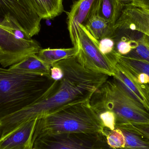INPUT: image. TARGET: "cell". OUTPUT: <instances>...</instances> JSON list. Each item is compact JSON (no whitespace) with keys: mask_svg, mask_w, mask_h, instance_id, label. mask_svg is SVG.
Here are the masks:
<instances>
[{"mask_svg":"<svg viewBox=\"0 0 149 149\" xmlns=\"http://www.w3.org/2000/svg\"><path fill=\"white\" fill-rule=\"evenodd\" d=\"M95 112L99 116L104 129L113 130L116 128V117L113 112L108 110H98Z\"/></svg>","mask_w":149,"mask_h":149,"instance_id":"7402d4cb","label":"cell"},{"mask_svg":"<svg viewBox=\"0 0 149 149\" xmlns=\"http://www.w3.org/2000/svg\"><path fill=\"white\" fill-rule=\"evenodd\" d=\"M56 81L50 75L0 67V120L46 97Z\"/></svg>","mask_w":149,"mask_h":149,"instance_id":"7a4b0ae2","label":"cell"},{"mask_svg":"<svg viewBox=\"0 0 149 149\" xmlns=\"http://www.w3.org/2000/svg\"><path fill=\"white\" fill-rule=\"evenodd\" d=\"M38 119L22 123L0 140V149H33V137Z\"/></svg>","mask_w":149,"mask_h":149,"instance_id":"30bf717a","label":"cell"},{"mask_svg":"<svg viewBox=\"0 0 149 149\" xmlns=\"http://www.w3.org/2000/svg\"><path fill=\"white\" fill-rule=\"evenodd\" d=\"M63 76L42 100L0 120V139L28 121L40 119L71 104L89 101L109 76L84 68L76 56L57 63Z\"/></svg>","mask_w":149,"mask_h":149,"instance_id":"6da1fadb","label":"cell"},{"mask_svg":"<svg viewBox=\"0 0 149 149\" xmlns=\"http://www.w3.org/2000/svg\"><path fill=\"white\" fill-rule=\"evenodd\" d=\"M95 0H76L67 12V25L70 38L74 47L78 48L79 28L84 25L92 11Z\"/></svg>","mask_w":149,"mask_h":149,"instance_id":"8fae6325","label":"cell"},{"mask_svg":"<svg viewBox=\"0 0 149 149\" xmlns=\"http://www.w3.org/2000/svg\"><path fill=\"white\" fill-rule=\"evenodd\" d=\"M2 23V20L1 18V16H0V24H1Z\"/></svg>","mask_w":149,"mask_h":149,"instance_id":"484cf974","label":"cell"},{"mask_svg":"<svg viewBox=\"0 0 149 149\" xmlns=\"http://www.w3.org/2000/svg\"><path fill=\"white\" fill-rule=\"evenodd\" d=\"M133 5L149 8V0H133Z\"/></svg>","mask_w":149,"mask_h":149,"instance_id":"d4e9b609","label":"cell"},{"mask_svg":"<svg viewBox=\"0 0 149 149\" xmlns=\"http://www.w3.org/2000/svg\"><path fill=\"white\" fill-rule=\"evenodd\" d=\"M124 135L125 146L123 149H149V136L141 132L131 123L118 124Z\"/></svg>","mask_w":149,"mask_h":149,"instance_id":"5bb4252c","label":"cell"},{"mask_svg":"<svg viewBox=\"0 0 149 149\" xmlns=\"http://www.w3.org/2000/svg\"><path fill=\"white\" fill-rule=\"evenodd\" d=\"M98 45L102 54L108 56L116 63H117V53L115 51V42L113 38H105L99 40Z\"/></svg>","mask_w":149,"mask_h":149,"instance_id":"44dd1931","label":"cell"},{"mask_svg":"<svg viewBox=\"0 0 149 149\" xmlns=\"http://www.w3.org/2000/svg\"><path fill=\"white\" fill-rule=\"evenodd\" d=\"M99 41L89 33L83 24L79 28L78 51L76 57L83 67L96 73L113 77L116 64L102 54L98 47Z\"/></svg>","mask_w":149,"mask_h":149,"instance_id":"8992f818","label":"cell"},{"mask_svg":"<svg viewBox=\"0 0 149 149\" xmlns=\"http://www.w3.org/2000/svg\"><path fill=\"white\" fill-rule=\"evenodd\" d=\"M104 135L108 145L114 149H123L125 146V139L123 133L118 128L113 130L104 129Z\"/></svg>","mask_w":149,"mask_h":149,"instance_id":"d6986e66","label":"cell"},{"mask_svg":"<svg viewBox=\"0 0 149 149\" xmlns=\"http://www.w3.org/2000/svg\"><path fill=\"white\" fill-rule=\"evenodd\" d=\"M33 149H114L102 133L44 134L33 138Z\"/></svg>","mask_w":149,"mask_h":149,"instance_id":"5b68a950","label":"cell"},{"mask_svg":"<svg viewBox=\"0 0 149 149\" xmlns=\"http://www.w3.org/2000/svg\"><path fill=\"white\" fill-rule=\"evenodd\" d=\"M0 16L2 22L10 20L31 37L40 32L42 19L30 0H0Z\"/></svg>","mask_w":149,"mask_h":149,"instance_id":"52a82bcc","label":"cell"},{"mask_svg":"<svg viewBox=\"0 0 149 149\" xmlns=\"http://www.w3.org/2000/svg\"><path fill=\"white\" fill-rule=\"evenodd\" d=\"M63 74V69L57 63L52 65L51 68L50 76L54 80H60Z\"/></svg>","mask_w":149,"mask_h":149,"instance_id":"603a6c76","label":"cell"},{"mask_svg":"<svg viewBox=\"0 0 149 149\" xmlns=\"http://www.w3.org/2000/svg\"><path fill=\"white\" fill-rule=\"evenodd\" d=\"M84 25L90 34L98 41L105 38H113L115 34L114 27L92 11Z\"/></svg>","mask_w":149,"mask_h":149,"instance_id":"9a60e30c","label":"cell"},{"mask_svg":"<svg viewBox=\"0 0 149 149\" xmlns=\"http://www.w3.org/2000/svg\"><path fill=\"white\" fill-rule=\"evenodd\" d=\"M38 16L42 19H52L64 11L63 0H30Z\"/></svg>","mask_w":149,"mask_h":149,"instance_id":"e0dca14e","label":"cell"},{"mask_svg":"<svg viewBox=\"0 0 149 149\" xmlns=\"http://www.w3.org/2000/svg\"><path fill=\"white\" fill-rule=\"evenodd\" d=\"M41 48L38 42L17 37L8 27L0 25V64L3 68L18 63Z\"/></svg>","mask_w":149,"mask_h":149,"instance_id":"ba28073f","label":"cell"},{"mask_svg":"<svg viewBox=\"0 0 149 149\" xmlns=\"http://www.w3.org/2000/svg\"><path fill=\"white\" fill-rule=\"evenodd\" d=\"M76 47L63 49H41L36 54L39 59L49 65H53L59 61L75 56L78 53Z\"/></svg>","mask_w":149,"mask_h":149,"instance_id":"ac0fdd59","label":"cell"},{"mask_svg":"<svg viewBox=\"0 0 149 149\" xmlns=\"http://www.w3.org/2000/svg\"><path fill=\"white\" fill-rule=\"evenodd\" d=\"M124 7L120 0H95L92 12L114 27Z\"/></svg>","mask_w":149,"mask_h":149,"instance_id":"7c38bea8","label":"cell"},{"mask_svg":"<svg viewBox=\"0 0 149 149\" xmlns=\"http://www.w3.org/2000/svg\"><path fill=\"white\" fill-rule=\"evenodd\" d=\"M90 101L71 104L38 120L33 138L44 134L102 133L104 127Z\"/></svg>","mask_w":149,"mask_h":149,"instance_id":"3957f363","label":"cell"},{"mask_svg":"<svg viewBox=\"0 0 149 149\" xmlns=\"http://www.w3.org/2000/svg\"><path fill=\"white\" fill-rule=\"evenodd\" d=\"M117 63H120L142 85L149 91V63L145 61L117 55Z\"/></svg>","mask_w":149,"mask_h":149,"instance_id":"4fadbf2b","label":"cell"},{"mask_svg":"<svg viewBox=\"0 0 149 149\" xmlns=\"http://www.w3.org/2000/svg\"><path fill=\"white\" fill-rule=\"evenodd\" d=\"M141 132L149 136V122L147 123H131Z\"/></svg>","mask_w":149,"mask_h":149,"instance_id":"cb8c5ba5","label":"cell"},{"mask_svg":"<svg viewBox=\"0 0 149 149\" xmlns=\"http://www.w3.org/2000/svg\"><path fill=\"white\" fill-rule=\"evenodd\" d=\"M125 56L145 61L149 63V45L143 36L138 41L136 47Z\"/></svg>","mask_w":149,"mask_h":149,"instance_id":"ffe728a7","label":"cell"},{"mask_svg":"<svg viewBox=\"0 0 149 149\" xmlns=\"http://www.w3.org/2000/svg\"><path fill=\"white\" fill-rule=\"evenodd\" d=\"M114 80L130 96L149 111V91L123 66L116 63Z\"/></svg>","mask_w":149,"mask_h":149,"instance_id":"9c48e42d","label":"cell"},{"mask_svg":"<svg viewBox=\"0 0 149 149\" xmlns=\"http://www.w3.org/2000/svg\"><path fill=\"white\" fill-rule=\"evenodd\" d=\"M95 111L108 110L116 117V125L149 122V111L124 91L113 79H108L92 95Z\"/></svg>","mask_w":149,"mask_h":149,"instance_id":"277c9868","label":"cell"},{"mask_svg":"<svg viewBox=\"0 0 149 149\" xmlns=\"http://www.w3.org/2000/svg\"><path fill=\"white\" fill-rule=\"evenodd\" d=\"M51 67L39 59L36 54H33L18 63L10 66L9 69L21 72L50 75Z\"/></svg>","mask_w":149,"mask_h":149,"instance_id":"2e32d148","label":"cell"}]
</instances>
